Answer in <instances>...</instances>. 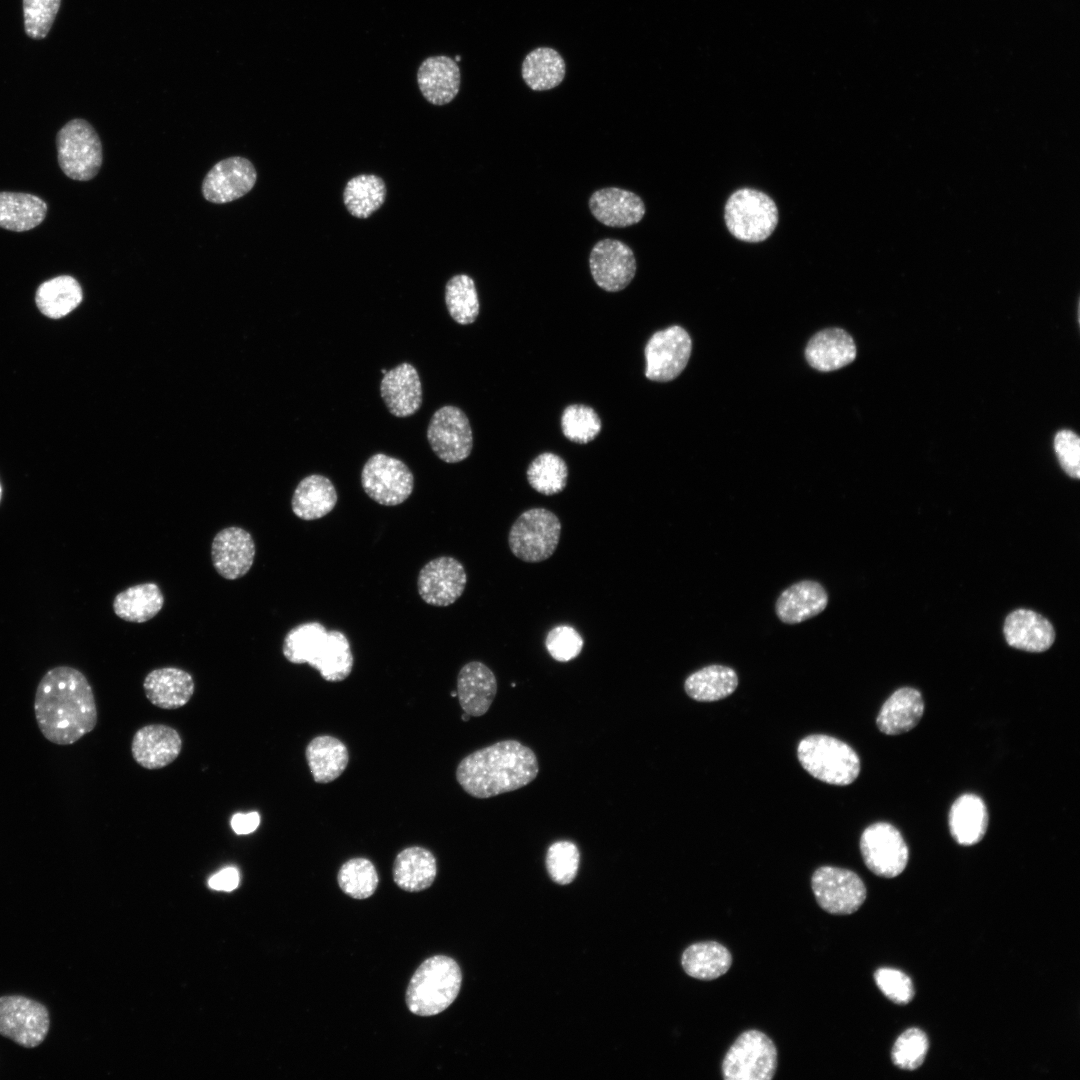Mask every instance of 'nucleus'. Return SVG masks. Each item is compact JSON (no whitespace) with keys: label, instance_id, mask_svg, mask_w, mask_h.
Masks as SVG:
<instances>
[{"label":"nucleus","instance_id":"obj_1","mask_svg":"<svg viewBox=\"0 0 1080 1080\" xmlns=\"http://www.w3.org/2000/svg\"><path fill=\"white\" fill-rule=\"evenodd\" d=\"M34 712L43 736L57 745H70L91 732L97 724L93 690L82 672L57 666L40 680Z\"/></svg>","mask_w":1080,"mask_h":1080},{"label":"nucleus","instance_id":"obj_2","mask_svg":"<svg viewBox=\"0 0 1080 1080\" xmlns=\"http://www.w3.org/2000/svg\"><path fill=\"white\" fill-rule=\"evenodd\" d=\"M533 750L517 740H502L476 750L457 766L456 779L475 798H490L520 789L538 775Z\"/></svg>","mask_w":1080,"mask_h":1080},{"label":"nucleus","instance_id":"obj_3","mask_svg":"<svg viewBox=\"0 0 1080 1080\" xmlns=\"http://www.w3.org/2000/svg\"><path fill=\"white\" fill-rule=\"evenodd\" d=\"M282 652L294 664H309L328 682L346 679L354 658L347 636L339 630H327L320 622L301 623L286 634Z\"/></svg>","mask_w":1080,"mask_h":1080},{"label":"nucleus","instance_id":"obj_4","mask_svg":"<svg viewBox=\"0 0 1080 1080\" xmlns=\"http://www.w3.org/2000/svg\"><path fill=\"white\" fill-rule=\"evenodd\" d=\"M462 973L457 962L444 955L426 959L414 972L406 991V1005L419 1016H433L458 996Z\"/></svg>","mask_w":1080,"mask_h":1080},{"label":"nucleus","instance_id":"obj_5","mask_svg":"<svg viewBox=\"0 0 1080 1080\" xmlns=\"http://www.w3.org/2000/svg\"><path fill=\"white\" fill-rule=\"evenodd\" d=\"M797 756L810 775L828 784L849 785L860 773V760L853 748L829 735L806 736L798 744Z\"/></svg>","mask_w":1080,"mask_h":1080},{"label":"nucleus","instance_id":"obj_6","mask_svg":"<svg viewBox=\"0 0 1080 1080\" xmlns=\"http://www.w3.org/2000/svg\"><path fill=\"white\" fill-rule=\"evenodd\" d=\"M58 164L70 179L88 181L99 172L103 154L101 140L93 126L84 119H73L57 133Z\"/></svg>","mask_w":1080,"mask_h":1080},{"label":"nucleus","instance_id":"obj_7","mask_svg":"<svg viewBox=\"0 0 1080 1080\" xmlns=\"http://www.w3.org/2000/svg\"><path fill=\"white\" fill-rule=\"evenodd\" d=\"M724 217L728 230L735 238L754 243L772 234L778 223V209L767 194L742 188L728 198Z\"/></svg>","mask_w":1080,"mask_h":1080},{"label":"nucleus","instance_id":"obj_8","mask_svg":"<svg viewBox=\"0 0 1080 1080\" xmlns=\"http://www.w3.org/2000/svg\"><path fill=\"white\" fill-rule=\"evenodd\" d=\"M561 534V522L552 511L532 508L524 511L512 525L508 544L520 560L537 563L555 552Z\"/></svg>","mask_w":1080,"mask_h":1080},{"label":"nucleus","instance_id":"obj_9","mask_svg":"<svg viewBox=\"0 0 1080 1080\" xmlns=\"http://www.w3.org/2000/svg\"><path fill=\"white\" fill-rule=\"evenodd\" d=\"M777 1068V1050L763 1032L747 1030L729 1048L722 1062L725 1080H770Z\"/></svg>","mask_w":1080,"mask_h":1080},{"label":"nucleus","instance_id":"obj_10","mask_svg":"<svg viewBox=\"0 0 1080 1080\" xmlns=\"http://www.w3.org/2000/svg\"><path fill=\"white\" fill-rule=\"evenodd\" d=\"M361 485L372 500L384 506H396L413 492L414 476L400 459L377 453L364 464Z\"/></svg>","mask_w":1080,"mask_h":1080},{"label":"nucleus","instance_id":"obj_11","mask_svg":"<svg viewBox=\"0 0 1080 1080\" xmlns=\"http://www.w3.org/2000/svg\"><path fill=\"white\" fill-rule=\"evenodd\" d=\"M50 1027L48 1009L21 995L0 997V1035L25 1048H35Z\"/></svg>","mask_w":1080,"mask_h":1080},{"label":"nucleus","instance_id":"obj_12","mask_svg":"<svg viewBox=\"0 0 1080 1080\" xmlns=\"http://www.w3.org/2000/svg\"><path fill=\"white\" fill-rule=\"evenodd\" d=\"M811 887L819 906L834 915L852 914L866 898L861 878L844 868L819 867L812 875Z\"/></svg>","mask_w":1080,"mask_h":1080},{"label":"nucleus","instance_id":"obj_13","mask_svg":"<svg viewBox=\"0 0 1080 1080\" xmlns=\"http://www.w3.org/2000/svg\"><path fill=\"white\" fill-rule=\"evenodd\" d=\"M860 850L867 868L880 877H896L908 863L909 851L904 838L887 822L871 824L863 831Z\"/></svg>","mask_w":1080,"mask_h":1080},{"label":"nucleus","instance_id":"obj_14","mask_svg":"<svg viewBox=\"0 0 1080 1080\" xmlns=\"http://www.w3.org/2000/svg\"><path fill=\"white\" fill-rule=\"evenodd\" d=\"M691 350V338L682 327L671 326L655 332L644 349L645 376L656 382L675 379L686 367Z\"/></svg>","mask_w":1080,"mask_h":1080},{"label":"nucleus","instance_id":"obj_15","mask_svg":"<svg viewBox=\"0 0 1080 1080\" xmlns=\"http://www.w3.org/2000/svg\"><path fill=\"white\" fill-rule=\"evenodd\" d=\"M427 440L436 456L446 463L465 460L473 447V434L466 414L458 407L446 405L432 415Z\"/></svg>","mask_w":1080,"mask_h":1080},{"label":"nucleus","instance_id":"obj_16","mask_svg":"<svg viewBox=\"0 0 1080 1080\" xmlns=\"http://www.w3.org/2000/svg\"><path fill=\"white\" fill-rule=\"evenodd\" d=\"M466 583L467 574L462 563L450 556H440L421 568L417 589L425 603L446 607L460 598Z\"/></svg>","mask_w":1080,"mask_h":1080},{"label":"nucleus","instance_id":"obj_17","mask_svg":"<svg viewBox=\"0 0 1080 1080\" xmlns=\"http://www.w3.org/2000/svg\"><path fill=\"white\" fill-rule=\"evenodd\" d=\"M589 266L595 283L608 292L623 290L632 281L637 269L632 249L620 240L609 238L593 246Z\"/></svg>","mask_w":1080,"mask_h":1080},{"label":"nucleus","instance_id":"obj_18","mask_svg":"<svg viewBox=\"0 0 1080 1080\" xmlns=\"http://www.w3.org/2000/svg\"><path fill=\"white\" fill-rule=\"evenodd\" d=\"M256 180L255 167L248 159L229 157L216 163L206 174L202 193L209 202L228 203L246 195Z\"/></svg>","mask_w":1080,"mask_h":1080},{"label":"nucleus","instance_id":"obj_19","mask_svg":"<svg viewBox=\"0 0 1080 1080\" xmlns=\"http://www.w3.org/2000/svg\"><path fill=\"white\" fill-rule=\"evenodd\" d=\"M254 557V540L243 528L234 526L224 528L212 541L213 566L225 579L235 580L244 576L250 570Z\"/></svg>","mask_w":1080,"mask_h":1080},{"label":"nucleus","instance_id":"obj_20","mask_svg":"<svg viewBox=\"0 0 1080 1080\" xmlns=\"http://www.w3.org/2000/svg\"><path fill=\"white\" fill-rule=\"evenodd\" d=\"M182 739L172 727L150 724L133 736L131 752L134 760L146 769H159L172 763L180 754Z\"/></svg>","mask_w":1080,"mask_h":1080},{"label":"nucleus","instance_id":"obj_21","mask_svg":"<svg viewBox=\"0 0 1080 1080\" xmlns=\"http://www.w3.org/2000/svg\"><path fill=\"white\" fill-rule=\"evenodd\" d=\"M380 394L392 415L404 418L415 414L423 400L416 368L403 362L387 371L380 383Z\"/></svg>","mask_w":1080,"mask_h":1080},{"label":"nucleus","instance_id":"obj_22","mask_svg":"<svg viewBox=\"0 0 1080 1080\" xmlns=\"http://www.w3.org/2000/svg\"><path fill=\"white\" fill-rule=\"evenodd\" d=\"M592 215L609 227H628L640 222L645 215L643 200L634 192L618 187L595 191L589 199Z\"/></svg>","mask_w":1080,"mask_h":1080},{"label":"nucleus","instance_id":"obj_23","mask_svg":"<svg viewBox=\"0 0 1080 1080\" xmlns=\"http://www.w3.org/2000/svg\"><path fill=\"white\" fill-rule=\"evenodd\" d=\"M456 692L463 712L473 717L482 716L496 696V677L485 664L468 662L458 673Z\"/></svg>","mask_w":1080,"mask_h":1080},{"label":"nucleus","instance_id":"obj_24","mask_svg":"<svg viewBox=\"0 0 1080 1080\" xmlns=\"http://www.w3.org/2000/svg\"><path fill=\"white\" fill-rule=\"evenodd\" d=\"M857 355L853 338L841 328H827L808 342L805 357L811 367L830 372L847 366Z\"/></svg>","mask_w":1080,"mask_h":1080},{"label":"nucleus","instance_id":"obj_25","mask_svg":"<svg viewBox=\"0 0 1080 1080\" xmlns=\"http://www.w3.org/2000/svg\"><path fill=\"white\" fill-rule=\"evenodd\" d=\"M1003 631L1010 646L1028 652H1043L1055 640L1052 624L1042 615L1027 609L1011 612L1005 620Z\"/></svg>","mask_w":1080,"mask_h":1080},{"label":"nucleus","instance_id":"obj_26","mask_svg":"<svg viewBox=\"0 0 1080 1080\" xmlns=\"http://www.w3.org/2000/svg\"><path fill=\"white\" fill-rule=\"evenodd\" d=\"M828 594L824 587L812 580L792 584L778 597L775 611L786 624L804 622L825 610Z\"/></svg>","mask_w":1080,"mask_h":1080},{"label":"nucleus","instance_id":"obj_27","mask_svg":"<svg viewBox=\"0 0 1080 1080\" xmlns=\"http://www.w3.org/2000/svg\"><path fill=\"white\" fill-rule=\"evenodd\" d=\"M417 82L428 102L444 105L451 102L459 92L460 69L448 56L429 57L418 69Z\"/></svg>","mask_w":1080,"mask_h":1080},{"label":"nucleus","instance_id":"obj_28","mask_svg":"<svg viewBox=\"0 0 1080 1080\" xmlns=\"http://www.w3.org/2000/svg\"><path fill=\"white\" fill-rule=\"evenodd\" d=\"M147 699L161 709H178L194 693L192 676L179 668L165 667L147 674L143 682Z\"/></svg>","mask_w":1080,"mask_h":1080},{"label":"nucleus","instance_id":"obj_29","mask_svg":"<svg viewBox=\"0 0 1080 1080\" xmlns=\"http://www.w3.org/2000/svg\"><path fill=\"white\" fill-rule=\"evenodd\" d=\"M924 713L921 693L911 687L893 692L882 705L876 719L878 729L886 735H899L912 730Z\"/></svg>","mask_w":1080,"mask_h":1080},{"label":"nucleus","instance_id":"obj_30","mask_svg":"<svg viewBox=\"0 0 1080 1080\" xmlns=\"http://www.w3.org/2000/svg\"><path fill=\"white\" fill-rule=\"evenodd\" d=\"M952 837L963 846L980 842L988 827V812L983 800L972 793L963 794L952 804L949 817Z\"/></svg>","mask_w":1080,"mask_h":1080},{"label":"nucleus","instance_id":"obj_31","mask_svg":"<svg viewBox=\"0 0 1080 1080\" xmlns=\"http://www.w3.org/2000/svg\"><path fill=\"white\" fill-rule=\"evenodd\" d=\"M337 500V491L331 480L320 474H311L296 486L291 507L298 518L316 520L329 514Z\"/></svg>","mask_w":1080,"mask_h":1080},{"label":"nucleus","instance_id":"obj_32","mask_svg":"<svg viewBox=\"0 0 1080 1080\" xmlns=\"http://www.w3.org/2000/svg\"><path fill=\"white\" fill-rule=\"evenodd\" d=\"M437 874V862L431 851L411 846L399 852L393 864L396 885L407 892H419L432 885Z\"/></svg>","mask_w":1080,"mask_h":1080},{"label":"nucleus","instance_id":"obj_33","mask_svg":"<svg viewBox=\"0 0 1080 1080\" xmlns=\"http://www.w3.org/2000/svg\"><path fill=\"white\" fill-rule=\"evenodd\" d=\"M305 757L316 783H329L346 769L349 752L346 745L331 735L313 738L305 749Z\"/></svg>","mask_w":1080,"mask_h":1080},{"label":"nucleus","instance_id":"obj_34","mask_svg":"<svg viewBox=\"0 0 1080 1080\" xmlns=\"http://www.w3.org/2000/svg\"><path fill=\"white\" fill-rule=\"evenodd\" d=\"M48 206L40 197L22 192H0V228L24 232L40 225Z\"/></svg>","mask_w":1080,"mask_h":1080},{"label":"nucleus","instance_id":"obj_35","mask_svg":"<svg viewBox=\"0 0 1080 1080\" xmlns=\"http://www.w3.org/2000/svg\"><path fill=\"white\" fill-rule=\"evenodd\" d=\"M83 293L78 281L69 275L49 279L38 287L35 302L40 312L51 319H60L82 302Z\"/></svg>","mask_w":1080,"mask_h":1080},{"label":"nucleus","instance_id":"obj_36","mask_svg":"<svg viewBox=\"0 0 1080 1080\" xmlns=\"http://www.w3.org/2000/svg\"><path fill=\"white\" fill-rule=\"evenodd\" d=\"M164 597L157 584L148 582L131 586L118 593L113 601L115 614L128 622L143 623L162 609Z\"/></svg>","mask_w":1080,"mask_h":1080},{"label":"nucleus","instance_id":"obj_37","mask_svg":"<svg viewBox=\"0 0 1080 1080\" xmlns=\"http://www.w3.org/2000/svg\"><path fill=\"white\" fill-rule=\"evenodd\" d=\"M684 971L700 980H713L724 975L732 964L729 950L715 941H704L690 945L682 954Z\"/></svg>","mask_w":1080,"mask_h":1080},{"label":"nucleus","instance_id":"obj_38","mask_svg":"<svg viewBox=\"0 0 1080 1080\" xmlns=\"http://www.w3.org/2000/svg\"><path fill=\"white\" fill-rule=\"evenodd\" d=\"M521 73L530 89L545 91L555 88L563 81L566 65L557 50L550 47H538L525 56Z\"/></svg>","mask_w":1080,"mask_h":1080},{"label":"nucleus","instance_id":"obj_39","mask_svg":"<svg viewBox=\"0 0 1080 1080\" xmlns=\"http://www.w3.org/2000/svg\"><path fill=\"white\" fill-rule=\"evenodd\" d=\"M738 686L736 672L727 666L709 665L687 677L686 694L700 702L717 701L731 695Z\"/></svg>","mask_w":1080,"mask_h":1080},{"label":"nucleus","instance_id":"obj_40","mask_svg":"<svg viewBox=\"0 0 1080 1080\" xmlns=\"http://www.w3.org/2000/svg\"><path fill=\"white\" fill-rule=\"evenodd\" d=\"M386 198L384 180L374 174H360L351 178L343 192L348 212L360 219L368 218L377 211Z\"/></svg>","mask_w":1080,"mask_h":1080},{"label":"nucleus","instance_id":"obj_41","mask_svg":"<svg viewBox=\"0 0 1080 1080\" xmlns=\"http://www.w3.org/2000/svg\"><path fill=\"white\" fill-rule=\"evenodd\" d=\"M445 303L452 319L461 325L473 323L480 309L474 280L466 274L451 277L445 286Z\"/></svg>","mask_w":1080,"mask_h":1080},{"label":"nucleus","instance_id":"obj_42","mask_svg":"<svg viewBox=\"0 0 1080 1080\" xmlns=\"http://www.w3.org/2000/svg\"><path fill=\"white\" fill-rule=\"evenodd\" d=\"M527 479L535 491L547 496L554 495L566 487L568 468L560 456L545 452L530 463Z\"/></svg>","mask_w":1080,"mask_h":1080},{"label":"nucleus","instance_id":"obj_43","mask_svg":"<svg viewBox=\"0 0 1080 1080\" xmlns=\"http://www.w3.org/2000/svg\"><path fill=\"white\" fill-rule=\"evenodd\" d=\"M337 881L346 895L354 899H366L376 891L379 879L376 868L369 859L356 857L342 864Z\"/></svg>","mask_w":1080,"mask_h":1080},{"label":"nucleus","instance_id":"obj_44","mask_svg":"<svg viewBox=\"0 0 1080 1080\" xmlns=\"http://www.w3.org/2000/svg\"><path fill=\"white\" fill-rule=\"evenodd\" d=\"M563 434L570 441L585 444L592 441L601 430V420L593 408L573 404L566 407L561 417Z\"/></svg>","mask_w":1080,"mask_h":1080},{"label":"nucleus","instance_id":"obj_45","mask_svg":"<svg viewBox=\"0 0 1080 1080\" xmlns=\"http://www.w3.org/2000/svg\"><path fill=\"white\" fill-rule=\"evenodd\" d=\"M928 1046V1039L923 1031L917 1028L908 1029L894 1043L892 1061L900 1069L915 1070L923 1064Z\"/></svg>","mask_w":1080,"mask_h":1080},{"label":"nucleus","instance_id":"obj_46","mask_svg":"<svg viewBox=\"0 0 1080 1080\" xmlns=\"http://www.w3.org/2000/svg\"><path fill=\"white\" fill-rule=\"evenodd\" d=\"M579 860V850L574 843L557 841L548 848L546 868L554 882L565 885L575 878Z\"/></svg>","mask_w":1080,"mask_h":1080},{"label":"nucleus","instance_id":"obj_47","mask_svg":"<svg viewBox=\"0 0 1080 1080\" xmlns=\"http://www.w3.org/2000/svg\"><path fill=\"white\" fill-rule=\"evenodd\" d=\"M60 4L61 0H23L26 34L33 39L44 38L52 27Z\"/></svg>","mask_w":1080,"mask_h":1080},{"label":"nucleus","instance_id":"obj_48","mask_svg":"<svg viewBox=\"0 0 1080 1080\" xmlns=\"http://www.w3.org/2000/svg\"><path fill=\"white\" fill-rule=\"evenodd\" d=\"M583 644L582 636L573 627L567 625L552 628L545 639L548 653L559 662H568L576 658L582 651Z\"/></svg>","mask_w":1080,"mask_h":1080},{"label":"nucleus","instance_id":"obj_49","mask_svg":"<svg viewBox=\"0 0 1080 1080\" xmlns=\"http://www.w3.org/2000/svg\"><path fill=\"white\" fill-rule=\"evenodd\" d=\"M874 980L882 993L897 1004H907L914 997L912 981L902 971L880 968L874 973Z\"/></svg>","mask_w":1080,"mask_h":1080},{"label":"nucleus","instance_id":"obj_50","mask_svg":"<svg viewBox=\"0 0 1080 1080\" xmlns=\"http://www.w3.org/2000/svg\"><path fill=\"white\" fill-rule=\"evenodd\" d=\"M1054 449L1062 469L1070 477H1080V439L1078 435L1068 429L1057 432L1054 438Z\"/></svg>","mask_w":1080,"mask_h":1080},{"label":"nucleus","instance_id":"obj_51","mask_svg":"<svg viewBox=\"0 0 1080 1080\" xmlns=\"http://www.w3.org/2000/svg\"><path fill=\"white\" fill-rule=\"evenodd\" d=\"M239 882V871L235 867H226L211 876L208 885L215 890L230 892L238 887Z\"/></svg>","mask_w":1080,"mask_h":1080},{"label":"nucleus","instance_id":"obj_52","mask_svg":"<svg viewBox=\"0 0 1080 1080\" xmlns=\"http://www.w3.org/2000/svg\"><path fill=\"white\" fill-rule=\"evenodd\" d=\"M260 824L258 812L236 813L231 819V827L238 835H246L254 832Z\"/></svg>","mask_w":1080,"mask_h":1080},{"label":"nucleus","instance_id":"obj_53","mask_svg":"<svg viewBox=\"0 0 1080 1080\" xmlns=\"http://www.w3.org/2000/svg\"><path fill=\"white\" fill-rule=\"evenodd\" d=\"M470 717L471 716L469 714H467L466 712H463V714L461 715V719L463 721H468Z\"/></svg>","mask_w":1080,"mask_h":1080},{"label":"nucleus","instance_id":"obj_54","mask_svg":"<svg viewBox=\"0 0 1080 1080\" xmlns=\"http://www.w3.org/2000/svg\"><path fill=\"white\" fill-rule=\"evenodd\" d=\"M1 499H2V485H1V482H0V501H1Z\"/></svg>","mask_w":1080,"mask_h":1080},{"label":"nucleus","instance_id":"obj_55","mask_svg":"<svg viewBox=\"0 0 1080 1080\" xmlns=\"http://www.w3.org/2000/svg\"><path fill=\"white\" fill-rule=\"evenodd\" d=\"M451 696H452V697H456V696H457V692H456V691H452V692H451Z\"/></svg>","mask_w":1080,"mask_h":1080},{"label":"nucleus","instance_id":"obj_56","mask_svg":"<svg viewBox=\"0 0 1080 1080\" xmlns=\"http://www.w3.org/2000/svg\"><path fill=\"white\" fill-rule=\"evenodd\" d=\"M381 372H382L383 374H385V373L387 372V370H385V369H382V370H381Z\"/></svg>","mask_w":1080,"mask_h":1080},{"label":"nucleus","instance_id":"obj_57","mask_svg":"<svg viewBox=\"0 0 1080 1080\" xmlns=\"http://www.w3.org/2000/svg\"><path fill=\"white\" fill-rule=\"evenodd\" d=\"M456 60H457V61H460V57H459V56H457V57H456Z\"/></svg>","mask_w":1080,"mask_h":1080}]
</instances>
